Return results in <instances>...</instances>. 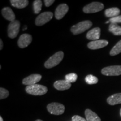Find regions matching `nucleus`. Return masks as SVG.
<instances>
[{
  "mask_svg": "<svg viewBox=\"0 0 121 121\" xmlns=\"http://www.w3.org/2000/svg\"><path fill=\"white\" fill-rule=\"evenodd\" d=\"M25 91L29 94L33 95H43L47 93L48 89L45 86L39 84L27 86Z\"/></svg>",
  "mask_w": 121,
  "mask_h": 121,
  "instance_id": "1",
  "label": "nucleus"
},
{
  "mask_svg": "<svg viewBox=\"0 0 121 121\" xmlns=\"http://www.w3.org/2000/svg\"><path fill=\"white\" fill-rule=\"evenodd\" d=\"M63 57H64V53L62 51H59L56 53L47 60H46L44 63L45 67L47 69H51L55 67L62 61Z\"/></svg>",
  "mask_w": 121,
  "mask_h": 121,
  "instance_id": "2",
  "label": "nucleus"
},
{
  "mask_svg": "<svg viewBox=\"0 0 121 121\" xmlns=\"http://www.w3.org/2000/svg\"><path fill=\"white\" fill-rule=\"evenodd\" d=\"M92 22L89 20H85L80 22L76 25H73L71 28V31L74 35L81 34L91 27Z\"/></svg>",
  "mask_w": 121,
  "mask_h": 121,
  "instance_id": "3",
  "label": "nucleus"
},
{
  "mask_svg": "<svg viewBox=\"0 0 121 121\" xmlns=\"http://www.w3.org/2000/svg\"><path fill=\"white\" fill-rule=\"evenodd\" d=\"M47 108L49 113L52 114L57 115V116L62 114L65 110V106L62 104L56 102L51 103L48 104Z\"/></svg>",
  "mask_w": 121,
  "mask_h": 121,
  "instance_id": "4",
  "label": "nucleus"
},
{
  "mask_svg": "<svg viewBox=\"0 0 121 121\" xmlns=\"http://www.w3.org/2000/svg\"><path fill=\"white\" fill-rule=\"evenodd\" d=\"M104 8V6L102 3L93 2L85 6L83 8V11L86 13H95L102 11Z\"/></svg>",
  "mask_w": 121,
  "mask_h": 121,
  "instance_id": "5",
  "label": "nucleus"
},
{
  "mask_svg": "<svg viewBox=\"0 0 121 121\" xmlns=\"http://www.w3.org/2000/svg\"><path fill=\"white\" fill-rule=\"evenodd\" d=\"M20 23L19 21L15 20L9 24L7 29V34L9 38L11 39L15 38L19 33Z\"/></svg>",
  "mask_w": 121,
  "mask_h": 121,
  "instance_id": "6",
  "label": "nucleus"
},
{
  "mask_svg": "<svg viewBox=\"0 0 121 121\" xmlns=\"http://www.w3.org/2000/svg\"><path fill=\"white\" fill-rule=\"evenodd\" d=\"M102 73L103 75L109 76L121 75V66L115 65V66H110L104 67L102 69Z\"/></svg>",
  "mask_w": 121,
  "mask_h": 121,
  "instance_id": "7",
  "label": "nucleus"
},
{
  "mask_svg": "<svg viewBox=\"0 0 121 121\" xmlns=\"http://www.w3.org/2000/svg\"><path fill=\"white\" fill-rule=\"evenodd\" d=\"M53 16V14L52 12H44L36 18L35 22V25L37 26H42L44 25L52 19Z\"/></svg>",
  "mask_w": 121,
  "mask_h": 121,
  "instance_id": "8",
  "label": "nucleus"
},
{
  "mask_svg": "<svg viewBox=\"0 0 121 121\" xmlns=\"http://www.w3.org/2000/svg\"><path fill=\"white\" fill-rule=\"evenodd\" d=\"M32 41V37L29 34H23L20 35L17 42L18 46L21 48H26Z\"/></svg>",
  "mask_w": 121,
  "mask_h": 121,
  "instance_id": "9",
  "label": "nucleus"
},
{
  "mask_svg": "<svg viewBox=\"0 0 121 121\" xmlns=\"http://www.w3.org/2000/svg\"><path fill=\"white\" fill-rule=\"evenodd\" d=\"M42 78V76L39 74H32L26 78H24L22 80V84L25 85L29 86L37 84Z\"/></svg>",
  "mask_w": 121,
  "mask_h": 121,
  "instance_id": "10",
  "label": "nucleus"
},
{
  "mask_svg": "<svg viewBox=\"0 0 121 121\" xmlns=\"http://www.w3.org/2000/svg\"><path fill=\"white\" fill-rule=\"evenodd\" d=\"M69 6L65 4H60L58 6L55 11V17L57 20H60L64 17L69 11Z\"/></svg>",
  "mask_w": 121,
  "mask_h": 121,
  "instance_id": "11",
  "label": "nucleus"
},
{
  "mask_svg": "<svg viewBox=\"0 0 121 121\" xmlns=\"http://www.w3.org/2000/svg\"><path fill=\"white\" fill-rule=\"evenodd\" d=\"M108 42L106 40H98L91 41L87 44V47L90 49H98L108 45Z\"/></svg>",
  "mask_w": 121,
  "mask_h": 121,
  "instance_id": "12",
  "label": "nucleus"
},
{
  "mask_svg": "<svg viewBox=\"0 0 121 121\" xmlns=\"http://www.w3.org/2000/svg\"><path fill=\"white\" fill-rule=\"evenodd\" d=\"M53 86L57 90L62 91L69 89L71 86V84L66 80H58L54 83Z\"/></svg>",
  "mask_w": 121,
  "mask_h": 121,
  "instance_id": "13",
  "label": "nucleus"
},
{
  "mask_svg": "<svg viewBox=\"0 0 121 121\" xmlns=\"http://www.w3.org/2000/svg\"><path fill=\"white\" fill-rule=\"evenodd\" d=\"M100 29L99 28H93L87 32L86 34L87 39L92 41L98 40L100 37Z\"/></svg>",
  "mask_w": 121,
  "mask_h": 121,
  "instance_id": "14",
  "label": "nucleus"
},
{
  "mask_svg": "<svg viewBox=\"0 0 121 121\" xmlns=\"http://www.w3.org/2000/svg\"><path fill=\"white\" fill-rule=\"evenodd\" d=\"M1 13L4 19L10 22H13L15 20V15L11 8L9 7H5L2 9Z\"/></svg>",
  "mask_w": 121,
  "mask_h": 121,
  "instance_id": "15",
  "label": "nucleus"
},
{
  "mask_svg": "<svg viewBox=\"0 0 121 121\" xmlns=\"http://www.w3.org/2000/svg\"><path fill=\"white\" fill-rule=\"evenodd\" d=\"M107 102L110 105L121 104V93L114 94L107 98Z\"/></svg>",
  "mask_w": 121,
  "mask_h": 121,
  "instance_id": "16",
  "label": "nucleus"
},
{
  "mask_svg": "<svg viewBox=\"0 0 121 121\" xmlns=\"http://www.w3.org/2000/svg\"><path fill=\"white\" fill-rule=\"evenodd\" d=\"M85 115L87 121H101V119L99 116L89 109L85 110Z\"/></svg>",
  "mask_w": 121,
  "mask_h": 121,
  "instance_id": "17",
  "label": "nucleus"
},
{
  "mask_svg": "<svg viewBox=\"0 0 121 121\" xmlns=\"http://www.w3.org/2000/svg\"><path fill=\"white\" fill-rule=\"evenodd\" d=\"M120 10L117 7H112L107 9L105 11V15L106 17L113 18L119 16L120 13Z\"/></svg>",
  "mask_w": 121,
  "mask_h": 121,
  "instance_id": "18",
  "label": "nucleus"
},
{
  "mask_svg": "<svg viewBox=\"0 0 121 121\" xmlns=\"http://www.w3.org/2000/svg\"><path fill=\"white\" fill-rule=\"evenodd\" d=\"M11 5L17 9H24L29 4L28 0H11Z\"/></svg>",
  "mask_w": 121,
  "mask_h": 121,
  "instance_id": "19",
  "label": "nucleus"
},
{
  "mask_svg": "<svg viewBox=\"0 0 121 121\" xmlns=\"http://www.w3.org/2000/svg\"><path fill=\"white\" fill-rule=\"evenodd\" d=\"M109 31L114 35H121V26L116 24H111L109 26Z\"/></svg>",
  "mask_w": 121,
  "mask_h": 121,
  "instance_id": "20",
  "label": "nucleus"
},
{
  "mask_svg": "<svg viewBox=\"0 0 121 121\" xmlns=\"http://www.w3.org/2000/svg\"><path fill=\"white\" fill-rule=\"evenodd\" d=\"M121 53V40L114 45L110 51V55L114 56Z\"/></svg>",
  "mask_w": 121,
  "mask_h": 121,
  "instance_id": "21",
  "label": "nucleus"
},
{
  "mask_svg": "<svg viewBox=\"0 0 121 121\" xmlns=\"http://www.w3.org/2000/svg\"><path fill=\"white\" fill-rule=\"evenodd\" d=\"M42 7V2L40 0H35L33 2V9L35 14H38L41 11Z\"/></svg>",
  "mask_w": 121,
  "mask_h": 121,
  "instance_id": "22",
  "label": "nucleus"
},
{
  "mask_svg": "<svg viewBox=\"0 0 121 121\" xmlns=\"http://www.w3.org/2000/svg\"><path fill=\"white\" fill-rule=\"evenodd\" d=\"M85 81L87 84L92 85L96 84L98 82V78L92 75H89L86 76Z\"/></svg>",
  "mask_w": 121,
  "mask_h": 121,
  "instance_id": "23",
  "label": "nucleus"
},
{
  "mask_svg": "<svg viewBox=\"0 0 121 121\" xmlns=\"http://www.w3.org/2000/svg\"><path fill=\"white\" fill-rule=\"evenodd\" d=\"M77 78H78V75L75 73H71L65 76V80L70 83L75 82L77 80Z\"/></svg>",
  "mask_w": 121,
  "mask_h": 121,
  "instance_id": "24",
  "label": "nucleus"
},
{
  "mask_svg": "<svg viewBox=\"0 0 121 121\" xmlns=\"http://www.w3.org/2000/svg\"><path fill=\"white\" fill-rule=\"evenodd\" d=\"M9 95V91L6 89L1 87L0 88V99L2 100L7 98Z\"/></svg>",
  "mask_w": 121,
  "mask_h": 121,
  "instance_id": "25",
  "label": "nucleus"
},
{
  "mask_svg": "<svg viewBox=\"0 0 121 121\" xmlns=\"http://www.w3.org/2000/svg\"><path fill=\"white\" fill-rule=\"evenodd\" d=\"M109 22L111 24H116L121 23V15L115 17L113 18H111L109 19Z\"/></svg>",
  "mask_w": 121,
  "mask_h": 121,
  "instance_id": "26",
  "label": "nucleus"
},
{
  "mask_svg": "<svg viewBox=\"0 0 121 121\" xmlns=\"http://www.w3.org/2000/svg\"><path fill=\"white\" fill-rule=\"evenodd\" d=\"M72 121H87L86 119L84 118L80 117L78 115H75L72 118Z\"/></svg>",
  "mask_w": 121,
  "mask_h": 121,
  "instance_id": "27",
  "label": "nucleus"
},
{
  "mask_svg": "<svg viewBox=\"0 0 121 121\" xmlns=\"http://www.w3.org/2000/svg\"><path fill=\"white\" fill-rule=\"evenodd\" d=\"M44 2L45 6L49 7L54 2V0H44Z\"/></svg>",
  "mask_w": 121,
  "mask_h": 121,
  "instance_id": "28",
  "label": "nucleus"
},
{
  "mask_svg": "<svg viewBox=\"0 0 121 121\" xmlns=\"http://www.w3.org/2000/svg\"><path fill=\"white\" fill-rule=\"evenodd\" d=\"M0 50H2L3 48V42L2 40V39H0Z\"/></svg>",
  "mask_w": 121,
  "mask_h": 121,
  "instance_id": "29",
  "label": "nucleus"
},
{
  "mask_svg": "<svg viewBox=\"0 0 121 121\" xmlns=\"http://www.w3.org/2000/svg\"><path fill=\"white\" fill-rule=\"evenodd\" d=\"M0 121H4V120H3V118H2V117H0Z\"/></svg>",
  "mask_w": 121,
  "mask_h": 121,
  "instance_id": "30",
  "label": "nucleus"
},
{
  "mask_svg": "<svg viewBox=\"0 0 121 121\" xmlns=\"http://www.w3.org/2000/svg\"><path fill=\"white\" fill-rule=\"evenodd\" d=\"M26 26H25V27H24V28H23V30H26Z\"/></svg>",
  "mask_w": 121,
  "mask_h": 121,
  "instance_id": "31",
  "label": "nucleus"
},
{
  "mask_svg": "<svg viewBox=\"0 0 121 121\" xmlns=\"http://www.w3.org/2000/svg\"><path fill=\"white\" fill-rule=\"evenodd\" d=\"M35 121H43L41 120V119H37Z\"/></svg>",
  "mask_w": 121,
  "mask_h": 121,
  "instance_id": "32",
  "label": "nucleus"
},
{
  "mask_svg": "<svg viewBox=\"0 0 121 121\" xmlns=\"http://www.w3.org/2000/svg\"><path fill=\"white\" fill-rule=\"evenodd\" d=\"M109 22H109V21H107V22H106V23L108 24V23H109Z\"/></svg>",
  "mask_w": 121,
  "mask_h": 121,
  "instance_id": "33",
  "label": "nucleus"
},
{
  "mask_svg": "<svg viewBox=\"0 0 121 121\" xmlns=\"http://www.w3.org/2000/svg\"><path fill=\"white\" fill-rule=\"evenodd\" d=\"M120 115H121V110H120Z\"/></svg>",
  "mask_w": 121,
  "mask_h": 121,
  "instance_id": "34",
  "label": "nucleus"
}]
</instances>
